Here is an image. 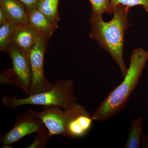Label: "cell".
I'll list each match as a JSON object with an SVG mask.
<instances>
[{"label":"cell","mask_w":148,"mask_h":148,"mask_svg":"<svg viewBox=\"0 0 148 148\" xmlns=\"http://www.w3.org/2000/svg\"><path fill=\"white\" fill-rule=\"evenodd\" d=\"M92 12L102 14H112L110 0H89Z\"/></svg>","instance_id":"16"},{"label":"cell","mask_w":148,"mask_h":148,"mask_svg":"<svg viewBox=\"0 0 148 148\" xmlns=\"http://www.w3.org/2000/svg\"><path fill=\"white\" fill-rule=\"evenodd\" d=\"M22 3L27 8L28 12L36 8L39 0H18Z\"/></svg>","instance_id":"18"},{"label":"cell","mask_w":148,"mask_h":148,"mask_svg":"<svg viewBox=\"0 0 148 148\" xmlns=\"http://www.w3.org/2000/svg\"><path fill=\"white\" fill-rule=\"evenodd\" d=\"M74 84L71 79H58L53 83L50 90L28 95L19 99L16 97L4 96L2 99L3 106L9 109H14L24 105L56 106L67 110L77 100L74 95Z\"/></svg>","instance_id":"3"},{"label":"cell","mask_w":148,"mask_h":148,"mask_svg":"<svg viewBox=\"0 0 148 148\" xmlns=\"http://www.w3.org/2000/svg\"><path fill=\"white\" fill-rule=\"evenodd\" d=\"M110 2L112 13L114 8L119 5H123L130 8L134 6L142 5L148 12V0H110Z\"/></svg>","instance_id":"17"},{"label":"cell","mask_w":148,"mask_h":148,"mask_svg":"<svg viewBox=\"0 0 148 148\" xmlns=\"http://www.w3.org/2000/svg\"><path fill=\"white\" fill-rule=\"evenodd\" d=\"M130 8L123 5H117L113 11L112 18L108 22L103 21L102 14L92 12L89 20V37L110 55L119 67L123 78L128 70L125 64L123 51L125 36L129 27Z\"/></svg>","instance_id":"1"},{"label":"cell","mask_w":148,"mask_h":148,"mask_svg":"<svg viewBox=\"0 0 148 148\" xmlns=\"http://www.w3.org/2000/svg\"><path fill=\"white\" fill-rule=\"evenodd\" d=\"M53 136L49 134L47 129L38 132L33 143L27 148H45L49 140Z\"/></svg>","instance_id":"15"},{"label":"cell","mask_w":148,"mask_h":148,"mask_svg":"<svg viewBox=\"0 0 148 148\" xmlns=\"http://www.w3.org/2000/svg\"><path fill=\"white\" fill-rule=\"evenodd\" d=\"M143 128V122L141 119H137L131 122L130 126L127 142L124 148L140 147Z\"/></svg>","instance_id":"13"},{"label":"cell","mask_w":148,"mask_h":148,"mask_svg":"<svg viewBox=\"0 0 148 148\" xmlns=\"http://www.w3.org/2000/svg\"><path fill=\"white\" fill-rule=\"evenodd\" d=\"M94 120L84 106L75 103L72 106L71 117L63 137L69 139L82 138L92 127Z\"/></svg>","instance_id":"7"},{"label":"cell","mask_w":148,"mask_h":148,"mask_svg":"<svg viewBox=\"0 0 148 148\" xmlns=\"http://www.w3.org/2000/svg\"><path fill=\"white\" fill-rule=\"evenodd\" d=\"M59 0H39L36 8L47 18L56 23L60 20L58 13Z\"/></svg>","instance_id":"14"},{"label":"cell","mask_w":148,"mask_h":148,"mask_svg":"<svg viewBox=\"0 0 148 148\" xmlns=\"http://www.w3.org/2000/svg\"><path fill=\"white\" fill-rule=\"evenodd\" d=\"M49 38L44 37L32 48L29 58L32 71V85L30 95L50 90L53 86L46 78L44 69V60L47 42Z\"/></svg>","instance_id":"6"},{"label":"cell","mask_w":148,"mask_h":148,"mask_svg":"<svg viewBox=\"0 0 148 148\" xmlns=\"http://www.w3.org/2000/svg\"><path fill=\"white\" fill-rule=\"evenodd\" d=\"M6 51L10 56L12 67L1 74L0 84L18 88L29 95L32 81L29 56L13 43L9 46Z\"/></svg>","instance_id":"4"},{"label":"cell","mask_w":148,"mask_h":148,"mask_svg":"<svg viewBox=\"0 0 148 148\" xmlns=\"http://www.w3.org/2000/svg\"><path fill=\"white\" fill-rule=\"evenodd\" d=\"M29 24L45 36L49 38L58 29V23L47 18L36 8L28 12Z\"/></svg>","instance_id":"10"},{"label":"cell","mask_w":148,"mask_h":148,"mask_svg":"<svg viewBox=\"0 0 148 148\" xmlns=\"http://www.w3.org/2000/svg\"><path fill=\"white\" fill-rule=\"evenodd\" d=\"M148 60V51L142 48L132 51L127 74L121 84L110 91L91 115L94 121L104 122L125 109L138 86Z\"/></svg>","instance_id":"2"},{"label":"cell","mask_w":148,"mask_h":148,"mask_svg":"<svg viewBox=\"0 0 148 148\" xmlns=\"http://www.w3.org/2000/svg\"><path fill=\"white\" fill-rule=\"evenodd\" d=\"M0 7L10 21L20 24L29 23L28 11L18 0H0Z\"/></svg>","instance_id":"11"},{"label":"cell","mask_w":148,"mask_h":148,"mask_svg":"<svg viewBox=\"0 0 148 148\" xmlns=\"http://www.w3.org/2000/svg\"><path fill=\"white\" fill-rule=\"evenodd\" d=\"M44 37H47L28 23L23 24L20 27L14 36L12 43L18 47L29 56L33 47Z\"/></svg>","instance_id":"9"},{"label":"cell","mask_w":148,"mask_h":148,"mask_svg":"<svg viewBox=\"0 0 148 148\" xmlns=\"http://www.w3.org/2000/svg\"><path fill=\"white\" fill-rule=\"evenodd\" d=\"M71 106L67 110L58 106H47L41 112H36V114L37 117L45 125L51 135H62L63 137L66 125L71 117Z\"/></svg>","instance_id":"8"},{"label":"cell","mask_w":148,"mask_h":148,"mask_svg":"<svg viewBox=\"0 0 148 148\" xmlns=\"http://www.w3.org/2000/svg\"><path fill=\"white\" fill-rule=\"evenodd\" d=\"M10 20L5 12L0 7V25H2Z\"/></svg>","instance_id":"19"},{"label":"cell","mask_w":148,"mask_h":148,"mask_svg":"<svg viewBox=\"0 0 148 148\" xmlns=\"http://www.w3.org/2000/svg\"><path fill=\"white\" fill-rule=\"evenodd\" d=\"M23 24H17L9 20L0 27V50L6 51L11 44L14 38Z\"/></svg>","instance_id":"12"},{"label":"cell","mask_w":148,"mask_h":148,"mask_svg":"<svg viewBox=\"0 0 148 148\" xmlns=\"http://www.w3.org/2000/svg\"><path fill=\"white\" fill-rule=\"evenodd\" d=\"M47 129L43 123L37 117L36 112L28 110L16 117L12 129L6 134L1 135L0 143L2 148H11L14 143L22 138L35 132H38Z\"/></svg>","instance_id":"5"}]
</instances>
